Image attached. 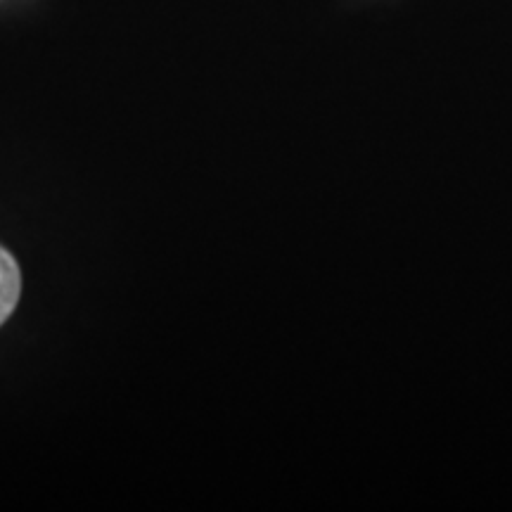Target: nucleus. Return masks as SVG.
Masks as SVG:
<instances>
[{"label":"nucleus","mask_w":512,"mask_h":512,"mask_svg":"<svg viewBox=\"0 0 512 512\" xmlns=\"http://www.w3.org/2000/svg\"><path fill=\"white\" fill-rule=\"evenodd\" d=\"M19 292H22V275H19L15 256L8 249L0 247V325L15 311Z\"/></svg>","instance_id":"nucleus-1"}]
</instances>
